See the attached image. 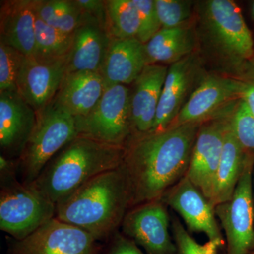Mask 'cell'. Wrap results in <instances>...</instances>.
Returning a JSON list of instances; mask_svg holds the SVG:
<instances>
[{
  "label": "cell",
  "mask_w": 254,
  "mask_h": 254,
  "mask_svg": "<svg viewBox=\"0 0 254 254\" xmlns=\"http://www.w3.org/2000/svg\"><path fill=\"white\" fill-rule=\"evenodd\" d=\"M200 123L132 137L123 165L131 191L130 207L161 199L186 175Z\"/></svg>",
  "instance_id": "1"
},
{
  "label": "cell",
  "mask_w": 254,
  "mask_h": 254,
  "mask_svg": "<svg viewBox=\"0 0 254 254\" xmlns=\"http://www.w3.org/2000/svg\"><path fill=\"white\" fill-rule=\"evenodd\" d=\"M130 203L129 183L122 164L87 182L57 203L55 218L88 232L99 242L118 232Z\"/></svg>",
  "instance_id": "2"
},
{
  "label": "cell",
  "mask_w": 254,
  "mask_h": 254,
  "mask_svg": "<svg viewBox=\"0 0 254 254\" xmlns=\"http://www.w3.org/2000/svg\"><path fill=\"white\" fill-rule=\"evenodd\" d=\"M125 147L78 136L43 169L31 186L57 205L82 185L123 163Z\"/></svg>",
  "instance_id": "3"
},
{
  "label": "cell",
  "mask_w": 254,
  "mask_h": 254,
  "mask_svg": "<svg viewBox=\"0 0 254 254\" xmlns=\"http://www.w3.org/2000/svg\"><path fill=\"white\" fill-rule=\"evenodd\" d=\"M78 136L75 118L50 103L37 113L36 127L18 159L21 182L31 185L55 155Z\"/></svg>",
  "instance_id": "4"
},
{
  "label": "cell",
  "mask_w": 254,
  "mask_h": 254,
  "mask_svg": "<svg viewBox=\"0 0 254 254\" xmlns=\"http://www.w3.org/2000/svg\"><path fill=\"white\" fill-rule=\"evenodd\" d=\"M74 118L78 136L125 147L133 135L131 92L125 85L105 87L95 108Z\"/></svg>",
  "instance_id": "5"
},
{
  "label": "cell",
  "mask_w": 254,
  "mask_h": 254,
  "mask_svg": "<svg viewBox=\"0 0 254 254\" xmlns=\"http://www.w3.org/2000/svg\"><path fill=\"white\" fill-rule=\"evenodd\" d=\"M56 205L17 178L1 182L0 229L21 240L55 218Z\"/></svg>",
  "instance_id": "6"
},
{
  "label": "cell",
  "mask_w": 254,
  "mask_h": 254,
  "mask_svg": "<svg viewBox=\"0 0 254 254\" xmlns=\"http://www.w3.org/2000/svg\"><path fill=\"white\" fill-rule=\"evenodd\" d=\"M254 161L249 153L231 198L215 208L226 237L227 254H250L254 250Z\"/></svg>",
  "instance_id": "7"
},
{
  "label": "cell",
  "mask_w": 254,
  "mask_h": 254,
  "mask_svg": "<svg viewBox=\"0 0 254 254\" xmlns=\"http://www.w3.org/2000/svg\"><path fill=\"white\" fill-rule=\"evenodd\" d=\"M98 242L88 232L53 218L23 240L11 239L7 254H98Z\"/></svg>",
  "instance_id": "8"
},
{
  "label": "cell",
  "mask_w": 254,
  "mask_h": 254,
  "mask_svg": "<svg viewBox=\"0 0 254 254\" xmlns=\"http://www.w3.org/2000/svg\"><path fill=\"white\" fill-rule=\"evenodd\" d=\"M169 226L168 211L160 199L135 206L127 212L121 225L123 235L145 254H176Z\"/></svg>",
  "instance_id": "9"
},
{
  "label": "cell",
  "mask_w": 254,
  "mask_h": 254,
  "mask_svg": "<svg viewBox=\"0 0 254 254\" xmlns=\"http://www.w3.org/2000/svg\"><path fill=\"white\" fill-rule=\"evenodd\" d=\"M205 22L219 48L233 59L250 60L254 55V41L240 8L230 0L206 3Z\"/></svg>",
  "instance_id": "10"
},
{
  "label": "cell",
  "mask_w": 254,
  "mask_h": 254,
  "mask_svg": "<svg viewBox=\"0 0 254 254\" xmlns=\"http://www.w3.org/2000/svg\"><path fill=\"white\" fill-rule=\"evenodd\" d=\"M229 120L200 126L185 176L210 202Z\"/></svg>",
  "instance_id": "11"
},
{
  "label": "cell",
  "mask_w": 254,
  "mask_h": 254,
  "mask_svg": "<svg viewBox=\"0 0 254 254\" xmlns=\"http://www.w3.org/2000/svg\"><path fill=\"white\" fill-rule=\"evenodd\" d=\"M160 200L180 214L191 231L203 232L208 241L225 244L215 219V208L186 176L170 189Z\"/></svg>",
  "instance_id": "12"
},
{
  "label": "cell",
  "mask_w": 254,
  "mask_h": 254,
  "mask_svg": "<svg viewBox=\"0 0 254 254\" xmlns=\"http://www.w3.org/2000/svg\"><path fill=\"white\" fill-rule=\"evenodd\" d=\"M66 59L42 61L24 57L17 79V91L37 113L53 102L66 74Z\"/></svg>",
  "instance_id": "13"
},
{
  "label": "cell",
  "mask_w": 254,
  "mask_h": 254,
  "mask_svg": "<svg viewBox=\"0 0 254 254\" xmlns=\"http://www.w3.org/2000/svg\"><path fill=\"white\" fill-rule=\"evenodd\" d=\"M36 122V112L17 91L0 93V147L3 155L19 159Z\"/></svg>",
  "instance_id": "14"
},
{
  "label": "cell",
  "mask_w": 254,
  "mask_h": 254,
  "mask_svg": "<svg viewBox=\"0 0 254 254\" xmlns=\"http://www.w3.org/2000/svg\"><path fill=\"white\" fill-rule=\"evenodd\" d=\"M244 85L245 82L232 78L220 76L207 78L192 93L170 127L187 123H200L222 105L240 99Z\"/></svg>",
  "instance_id": "15"
},
{
  "label": "cell",
  "mask_w": 254,
  "mask_h": 254,
  "mask_svg": "<svg viewBox=\"0 0 254 254\" xmlns=\"http://www.w3.org/2000/svg\"><path fill=\"white\" fill-rule=\"evenodd\" d=\"M112 38L107 28L89 15L73 33L71 49L66 57V73L91 71L99 72Z\"/></svg>",
  "instance_id": "16"
},
{
  "label": "cell",
  "mask_w": 254,
  "mask_h": 254,
  "mask_svg": "<svg viewBox=\"0 0 254 254\" xmlns=\"http://www.w3.org/2000/svg\"><path fill=\"white\" fill-rule=\"evenodd\" d=\"M168 71L163 65H146L135 80L131 93L132 128L135 132L132 137L151 131Z\"/></svg>",
  "instance_id": "17"
},
{
  "label": "cell",
  "mask_w": 254,
  "mask_h": 254,
  "mask_svg": "<svg viewBox=\"0 0 254 254\" xmlns=\"http://www.w3.org/2000/svg\"><path fill=\"white\" fill-rule=\"evenodd\" d=\"M36 19L33 0H9L1 3L0 42L26 57L36 52Z\"/></svg>",
  "instance_id": "18"
},
{
  "label": "cell",
  "mask_w": 254,
  "mask_h": 254,
  "mask_svg": "<svg viewBox=\"0 0 254 254\" xmlns=\"http://www.w3.org/2000/svg\"><path fill=\"white\" fill-rule=\"evenodd\" d=\"M148 65L145 45L136 38H112L100 73L105 87L130 84Z\"/></svg>",
  "instance_id": "19"
},
{
  "label": "cell",
  "mask_w": 254,
  "mask_h": 254,
  "mask_svg": "<svg viewBox=\"0 0 254 254\" xmlns=\"http://www.w3.org/2000/svg\"><path fill=\"white\" fill-rule=\"evenodd\" d=\"M105 89L99 72L66 73L52 103L73 118L85 116L95 108Z\"/></svg>",
  "instance_id": "20"
},
{
  "label": "cell",
  "mask_w": 254,
  "mask_h": 254,
  "mask_svg": "<svg viewBox=\"0 0 254 254\" xmlns=\"http://www.w3.org/2000/svg\"><path fill=\"white\" fill-rule=\"evenodd\" d=\"M193 71V60L190 56L173 64L168 68L154 125L149 133L163 131L171 126L183 107Z\"/></svg>",
  "instance_id": "21"
},
{
  "label": "cell",
  "mask_w": 254,
  "mask_h": 254,
  "mask_svg": "<svg viewBox=\"0 0 254 254\" xmlns=\"http://www.w3.org/2000/svg\"><path fill=\"white\" fill-rule=\"evenodd\" d=\"M250 152L244 149L230 129L225 132L221 158L210 203L214 208L230 200L235 191Z\"/></svg>",
  "instance_id": "22"
},
{
  "label": "cell",
  "mask_w": 254,
  "mask_h": 254,
  "mask_svg": "<svg viewBox=\"0 0 254 254\" xmlns=\"http://www.w3.org/2000/svg\"><path fill=\"white\" fill-rule=\"evenodd\" d=\"M145 53L148 64H173L186 58L193 49L190 32L184 27L163 28L146 44Z\"/></svg>",
  "instance_id": "23"
},
{
  "label": "cell",
  "mask_w": 254,
  "mask_h": 254,
  "mask_svg": "<svg viewBox=\"0 0 254 254\" xmlns=\"http://www.w3.org/2000/svg\"><path fill=\"white\" fill-rule=\"evenodd\" d=\"M37 17L51 27L72 34L83 20L84 13L70 0H33Z\"/></svg>",
  "instance_id": "24"
},
{
  "label": "cell",
  "mask_w": 254,
  "mask_h": 254,
  "mask_svg": "<svg viewBox=\"0 0 254 254\" xmlns=\"http://www.w3.org/2000/svg\"><path fill=\"white\" fill-rule=\"evenodd\" d=\"M105 5L107 31L111 38H137L140 18L134 0H108Z\"/></svg>",
  "instance_id": "25"
},
{
  "label": "cell",
  "mask_w": 254,
  "mask_h": 254,
  "mask_svg": "<svg viewBox=\"0 0 254 254\" xmlns=\"http://www.w3.org/2000/svg\"><path fill=\"white\" fill-rule=\"evenodd\" d=\"M72 34L51 27L39 18L36 19V52L34 58L42 61H55L67 57Z\"/></svg>",
  "instance_id": "26"
},
{
  "label": "cell",
  "mask_w": 254,
  "mask_h": 254,
  "mask_svg": "<svg viewBox=\"0 0 254 254\" xmlns=\"http://www.w3.org/2000/svg\"><path fill=\"white\" fill-rule=\"evenodd\" d=\"M229 122L232 133L242 148L247 151H254V116L241 98Z\"/></svg>",
  "instance_id": "27"
},
{
  "label": "cell",
  "mask_w": 254,
  "mask_h": 254,
  "mask_svg": "<svg viewBox=\"0 0 254 254\" xmlns=\"http://www.w3.org/2000/svg\"><path fill=\"white\" fill-rule=\"evenodd\" d=\"M25 55L0 42V93L17 91V79Z\"/></svg>",
  "instance_id": "28"
},
{
  "label": "cell",
  "mask_w": 254,
  "mask_h": 254,
  "mask_svg": "<svg viewBox=\"0 0 254 254\" xmlns=\"http://www.w3.org/2000/svg\"><path fill=\"white\" fill-rule=\"evenodd\" d=\"M155 4L163 28L180 27L190 17L191 12L190 1L155 0Z\"/></svg>",
  "instance_id": "29"
},
{
  "label": "cell",
  "mask_w": 254,
  "mask_h": 254,
  "mask_svg": "<svg viewBox=\"0 0 254 254\" xmlns=\"http://www.w3.org/2000/svg\"><path fill=\"white\" fill-rule=\"evenodd\" d=\"M172 224L177 247L176 254H218V249L223 246L214 241H208L200 245L190 236L177 219H174Z\"/></svg>",
  "instance_id": "30"
},
{
  "label": "cell",
  "mask_w": 254,
  "mask_h": 254,
  "mask_svg": "<svg viewBox=\"0 0 254 254\" xmlns=\"http://www.w3.org/2000/svg\"><path fill=\"white\" fill-rule=\"evenodd\" d=\"M140 18V28L137 38L143 44L148 41L162 28L155 0H134Z\"/></svg>",
  "instance_id": "31"
},
{
  "label": "cell",
  "mask_w": 254,
  "mask_h": 254,
  "mask_svg": "<svg viewBox=\"0 0 254 254\" xmlns=\"http://www.w3.org/2000/svg\"><path fill=\"white\" fill-rule=\"evenodd\" d=\"M110 239L107 248L98 254H145L134 242L119 232Z\"/></svg>",
  "instance_id": "32"
},
{
  "label": "cell",
  "mask_w": 254,
  "mask_h": 254,
  "mask_svg": "<svg viewBox=\"0 0 254 254\" xmlns=\"http://www.w3.org/2000/svg\"><path fill=\"white\" fill-rule=\"evenodd\" d=\"M84 14L89 15L106 28V5L100 0H76Z\"/></svg>",
  "instance_id": "33"
},
{
  "label": "cell",
  "mask_w": 254,
  "mask_h": 254,
  "mask_svg": "<svg viewBox=\"0 0 254 254\" xmlns=\"http://www.w3.org/2000/svg\"><path fill=\"white\" fill-rule=\"evenodd\" d=\"M241 99L247 103L254 116V81L245 82Z\"/></svg>",
  "instance_id": "34"
},
{
  "label": "cell",
  "mask_w": 254,
  "mask_h": 254,
  "mask_svg": "<svg viewBox=\"0 0 254 254\" xmlns=\"http://www.w3.org/2000/svg\"><path fill=\"white\" fill-rule=\"evenodd\" d=\"M250 13L252 20L254 21V1L252 2V6H251Z\"/></svg>",
  "instance_id": "35"
},
{
  "label": "cell",
  "mask_w": 254,
  "mask_h": 254,
  "mask_svg": "<svg viewBox=\"0 0 254 254\" xmlns=\"http://www.w3.org/2000/svg\"><path fill=\"white\" fill-rule=\"evenodd\" d=\"M250 254H254V250L253 251V252H251Z\"/></svg>",
  "instance_id": "36"
}]
</instances>
